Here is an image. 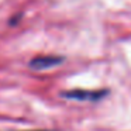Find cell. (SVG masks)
<instances>
[{
  "label": "cell",
  "mask_w": 131,
  "mask_h": 131,
  "mask_svg": "<svg viewBox=\"0 0 131 131\" xmlns=\"http://www.w3.org/2000/svg\"><path fill=\"white\" fill-rule=\"evenodd\" d=\"M65 61L63 57H57V55H44V57H37L30 61L28 66L34 71H47V69L55 68L61 65Z\"/></svg>",
  "instance_id": "cell-2"
},
{
  "label": "cell",
  "mask_w": 131,
  "mask_h": 131,
  "mask_svg": "<svg viewBox=\"0 0 131 131\" xmlns=\"http://www.w3.org/2000/svg\"><path fill=\"white\" fill-rule=\"evenodd\" d=\"M108 94L107 89L100 90H86V89H73V90L61 92V96L69 100H78V102H99L103 97Z\"/></svg>",
  "instance_id": "cell-1"
},
{
  "label": "cell",
  "mask_w": 131,
  "mask_h": 131,
  "mask_svg": "<svg viewBox=\"0 0 131 131\" xmlns=\"http://www.w3.org/2000/svg\"><path fill=\"white\" fill-rule=\"evenodd\" d=\"M26 131H54V130H26Z\"/></svg>",
  "instance_id": "cell-3"
}]
</instances>
